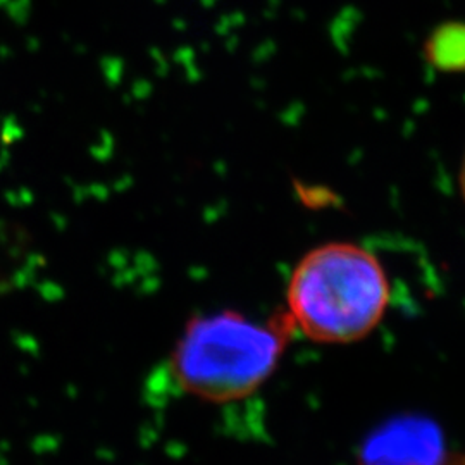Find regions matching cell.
<instances>
[{"label":"cell","instance_id":"1","mask_svg":"<svg viewBox=\"0 0 465 465\" xmlns=\"http://www.w3.org/2000/svg\"><path fill=\"white\" fill-rule=\"evenodd\" d=\"M390 305L380 259L350 242H328L300 257L286 286L293 332L322 345H347L374 331Z\"/></svg>","mask_w":465,"mask_h":465},{"label":"cell","instance_id":"3","mask_svg":"<svg viewBox=\"0 0 465 465\" xmlns=\"http://www.w3.org/2000/svg\"><path fill=\"white\" fill-rule=\"evenodd\" d=\"M430 59L434 64L445 69L465 67V26L447 25L432 35L428 44Z\"/></svg>","mask_w":465,"mask_h":465},{"label":"cell","instance_id":"4","mask_svg":"<svg viewBox=\"0 0 465 465\" xmlns=\"http://www.w3.org/2000/svg\"><path fill=\"white\" fill-rule=\"evenodd\" d=\"M459 188H460V193L465 202V152L462 161H460V169H459Z\"/></svg>","mask_w":465,"mask_h":465},{"label":"cell","instance_id":"2","mask_svg":"<svg viewBox=\"0 0 465 465\" xmlns=\"http://www.w3.org/2000/svg\"><path fill=\"white\" fill-rule=\"evenodd\" d=\"M290 334L284 314L269 321L236 311L193 317L171 353V380L184 395L207 403L249 399L276 372Z\"/></svg>","mask_w":465,"mask_h":465}]
</instances>
